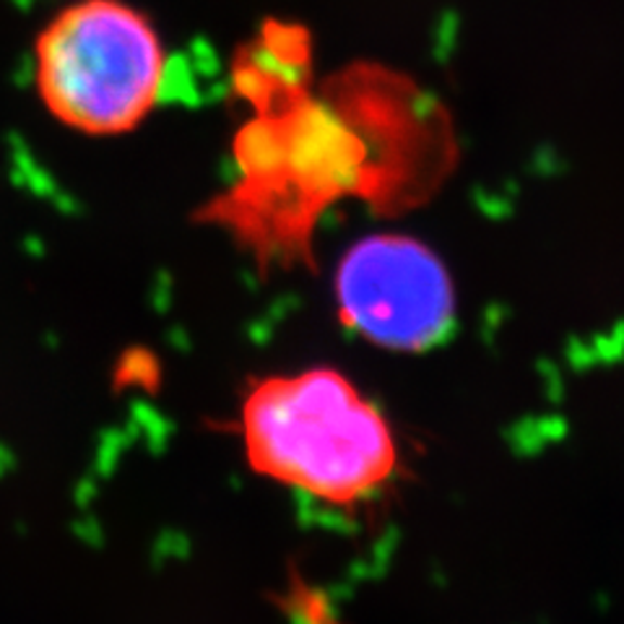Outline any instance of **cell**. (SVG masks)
I'll return each instance as SVG.
<instances>
[{"mask_svg": "<svg viewBox=\"0 0 624 624\" xmlns=\"http://www.w3.org/2000/svg\"><path fill=\"white\" fill-rule=\"evenodd\" d=\"M35 87L44 109L87 135L133 130L165 87L161 39L120 0H78L35 39Z\"/></svg>", "mask_w": 624, "mask_h": 624, "instance_id": "3957f363", "label": "cell"}, {"mask_svg": "<svg viewBox=\"0 0 624 624\" xmlns=\"http://www.w3.org/2000/svg\"><path fill=\"white\" fill-rule=\"evenodd\" d=\"M308 63L302 29L269 24L234 65L256 115L234 141L239 182L206 219L230 226L263 269L310 263L328 206L354 195L401 211L421 204L455 161L451 120L416 83L354 65L312 94Z\"/></svg>", "mask_w": 624, "mask_h": 624, "instance_id": "6da1fadb", "label": "cell"}, {"mask_svg": "<svg viewBox=\"0 0 624 624\" xmlns=\"http://www.w3.org/2000/svg\"><path fill=\"white\" fill-rule=\"evenodd\" d=\"M343 325L390 351H425L451 334L455 289L442 260L403 234H375L349 247L336 271Z\"/></svg>", "mask_w": 624, "mask_h": 624, "instance_id": "277c9868", "label": "cell"}, {"mask_svg": "<svg viewBox=\"0 0 624 624\" xmlns=\"http://www.w3.org/2000/svg\"><path fill=\"white\" fill-rule=\"evenodd\" d=\"M239 434L252 471L336 507L373 497L399 468L386 416L328 367L258 380L243 401Z\"/></svg>", "mask_w": 624, "mask_h": 624, "instance_id": "7a4b0ae2", "label": "cell"}]
</instances>
